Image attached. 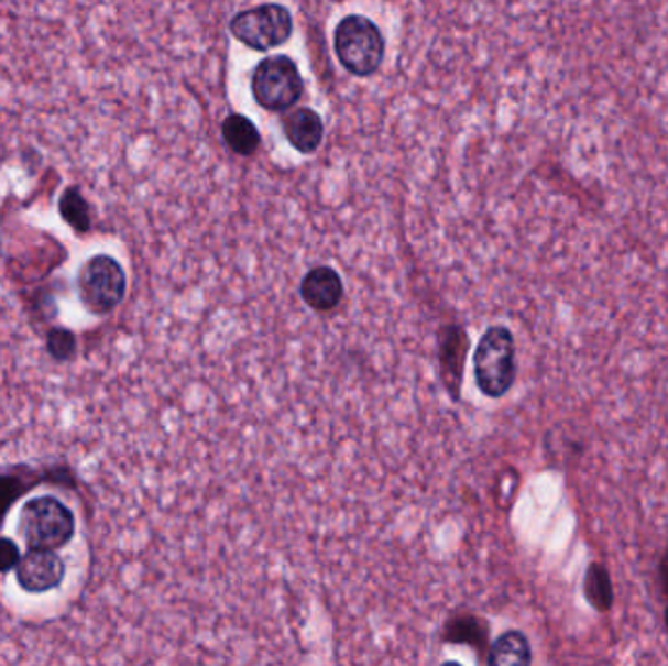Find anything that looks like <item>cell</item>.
I'll list each match as a JSON object with an SVG mask.
<instances>
[{"mask_svg":"<svg viewBox=\"0 0 668 666\" xmlns=\"http://www.w3.org/2000/svg\"><path fill=\"white\" fill-rule=\"evenodd\" d=\"M665 620H667V627H668V608H667V614H665Z\"/></svg>","mask_w":668,"mask_h":666,"instance_id":"obj_19","label":"cell"},{"mask_svg":"<svg viewBox=\"0 0 668 666\" xmlns=\"http://www.w3.org/2000/svg\"><path fill=\"white\" fill-rule=\"evenodd\" d=\"M251 90L256 105L270 112H284L299 102L304 78L294 59L274 55L261 61L252 73Z\"/></svg>","mask_w":668,"mask_h":666,"instance_id":"obj_5","label":"cell"},{"mask_svg":"<svg viewBox=\"0 0 668 666\" xmlns=\"http://www.w3.org/2000/svg\"><path fill=\"white\" fill-rule=\"evenodd\" d=\"M584 597L594 605L599 612H606L612 608L614 602V589H612V580L607 575L606 569L594 563L589 567L587 577H584Z\"/></svg>","mask_w":668,"mask_h":666,"instance_id":"obj_13","label":"cell"},{"mask_svg":"<svg viewBox=\"0 0 668 666\" xmlns=\"http://www.w3.org/2000/svg\"><path fill=\"white\" fill-rule=\"evenodd\" d=\"M17 579L26 592L42 594L62 585L65 579V563L55 552L28 549L18 563Z\"/></svg>","mask_w":668,"mask_h":666,"instance_id":"obj_7","label":"cell"},{"mask_svg":"<svg viewBox=\"0 0 668 666\" xmlns=\"http://www.w3.org/2000/svg\"><path fill=\"white\" fill-rule=\"evenodd\" d=\"M489 666H532V647L526 635L506 632L493 643Z\"/></svg>","mask_w":668,"mask_h":666,"instance_id":"obj_11","label":"cell"},{"mask_svg":"<svg viewBox=\"0 0 668 666\" xmlns=\"http://www.w3.org/2000/svg\"><path fill=\"white\" fill-rule=\"evenodd\" d=\"M77 292L90 315L105 317L118 309L128 294L125 270L110 254H95L78 270Z\"/></svg>","mask_w":668,"mask_h":666,"instance_id":"obj_3","label":"cell"},{"mask_svg":"<svg viewBox=\"0 0 668 666\" xmlns=\"http://www.w3.org/2000/svg\"><path fill=\"white\" fill-rule=\"evenodd\" d=\"M475 383L491 398H501L516 380V342L506 327H491L479 340L473 356Z\"/></svg>","mask_w":668,"mask_h":666,"instance_id":"obj_1","label":"cell"},{"mask_svg":"<svg viewBox=\"0 0 668 666\" xmlns=\"http://www.w3.org/2000/svg\"><path fill=\"white\" fill-rule=\"evenodd\" d=\"M28 549H47L69 544L75 536V514L55 496H35L22 506L18 518Z\"/></svg>","mask_w":668,"mask_h":666,"instance_id":"obj_2","label":"cell"},{"mask_svg":"<svg viewBox=\"0 0 668 666\" xmlns=\"http://www.w3.org/2000/svg\"><path fill=\"white\" fill-rule=\"evenodd\" d=\"M45 350L57 362H70L77 356V337L67 327H53L47 330Z\"/></svg>","mask_w":668,"mask_h":666,"instance_id":"obj_14","label":"cell"},{"mask_svg":"<svg viewBox=\"0 0 668 666\" xmlns=\"http://www.w3.org/2000/svg\"><path fill=\"white\" fill-rule=\"evenodd\" d=\"M221 138L227 148L241 156H249L261 145V133L243 113H231L221 123Z\"/></svg>","mask_w":668,"mask_h":666,"instance_id":"obj_10","label":"cell"},{"mask_svg":"<svg viewBox=\"0 0 668 666\" xmlns=\"http://www.w3.org/2000/svg\"><path fill=\"white\" fill-rule=\"evenodd\" d=\"M22 494V483L14 476H0V522L7 516L10 506Z\"/></svg>","mask_w":668,"mask_h":666,"instance_id":"obj_15","label":"cell"},{"mask_svg":"<svg viewBox=\"0 0 668 666\" xmlns=\"http://www.w3.org/2000/svg\"><path fill=\"white\" fill-rule=\"evenodd\" d=\"M335 52L348 73L370 77L382 67L385 42L370 18L350 14L335 30Z\"/></svg>","mask_w":668,"mask_h":666,"instance_id":"obj_4","label":"cell"},{"mask_svg":"<svg viewBox=\"0 0 668 666\" xmlns=\"http://www.w3.org/2000/svg\"><path fill=\"white\" fill-rule=\"evenodd\" d=\"M442 666H461L460 663H456V660H448V663H443Z\"/></svg>","mask_w":668,"mask_h":666,"instance_id":"obj_18","label":"cell"},{"mask_svg":"<svg viewBox=\"0 0 668 666\" xmlns=\"http://www.w3.org/2000/svg\"><path fill=\"white\" fill-rule=\"evenodd\" d=\"M284 133L292 148H296L304 155H311L321 145L325 133L321 116L311 108L294 110L284 121Z\"/></svg>","mask_w":668,"mask_h":666,"instance_id":"obj_9","label":"cell"},{"mask_svg":"<svg viewBox=\"0 0 668 666\" xmlns=\"http://www.w3.org/2000/svg\"><path fill=\"white\" fill-rule=\"evenodd\" d=\"M20 563L18 545L9 537H0V572L14 571Z\"/></svg>","mask_w":668,"mask_h":666,"instance_id":"obj_16","label":"cell"},{"mask_svg":"<svg viewBox=\"0 0 668 666\" xmlns=\"http://www.w3.org/2000/svg\"><path fill=\"white\" fill-rule=\"evenodd\" d=\"M231 32L247 47L269 52L289 40L294 32V18L282 4H261L239 12L231 20Z\"/></svg>","mask_w":668,"mask_h":666,"instance_id":"obj_6","label":"cell"},{"mask_svg":"<svg viewBox=\"0 0 668 666\" xmlns=\"http://www.w3.org/2000/svg\"><path fill=\"white\" fill-rule=\"evenodd\" d=\"M299 292H302L304 302L311 309L327 313L332 312L339 305L342 295H344V286H342V280L335 270L329 269V266H317L304 277Z\"/></svg>","mask_w":668,"mask_h":666,"instance_id":"obj_8","label":"cell"},{"mask_svg":"<svg viewBox=\"0 0 668 666\" xmlns=\"http://www.w3.org/2000/svg\"><path fill=\"white\" fill-rule=\"evenodd\" d=\"M660 582H662V589H665L668 597V552L662 557V561H660Z\"/></svg>","mask_w":668,"mask_h":666,"instance_id":"obj_17","label":"cell"},{"mask_svg":"<svg viewBox=\"0 0 668 666\" xmlns=\"http://www.w3.org/2000/svg\"><path fill=\"white\" fill-rule=\"evenodd\" d=\"M57 209L63 221L78 234H87L92 227V214H90V204L83 196L78 186H67L59 196Z\"/></svg>","mask_w":668,"mask_h":666,"instance_id":"obj_12","label":"cell"}]
</instances>
